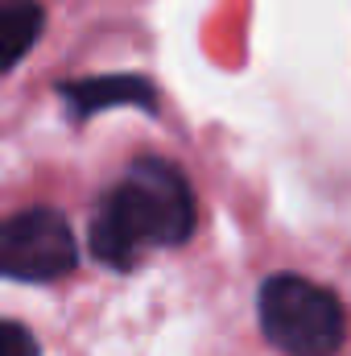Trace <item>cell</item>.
Here are the masks:
<instances>
[{"label": "cell", "mask_w": 351, "mask_h": 356, "mask_svg": "<svg viewBox=\"0 0 351 356\" xmlns=\"http://www.w3.org/2000/svg\"><path fill=\"white\" fill-rule=\"evenodd\" d=\"M79 266V245L62 211L25 207L0 220V273L12 282H58Z\"/></svg>", "instance_id": "cell-3"}, {"label": "cell", "mask_w": 351, "mask_h": 356, "mask_svg": "<svg viewBox=\"0 0 351 356\" xmlns=\"http://www.w3.org/2000/svg\"><path fill=\"white\" fill-rule=\"evenodd\" d=\"M0 356H42V353H37V340L25 323L0 319Z\"/></svg>", "instance_id": "cell-6"}, {"label": "cell", "mask_w": 351, "mask_h": 356, "mask_svg": "<svg viewBox=\"0 0 351 356\" xmlns=\"http://www.w3.org/2000/svg\"><path fill=\"white\" fill-rule=\"evenodd\" d=\"M261 327L285 356H335L348 319L343 302L318 282L273 273L261 286Z\"/></svg>", "instance_id": "cell-2"}, {"label": "cell", "mask_w": 351, "mask_h": 356, "mask_svg": "<svg viewBox=\"0 0 351 356\" xmlns=\"http://www.w3.org/2000/svg\"><path fill=\"white\" fill-rule=\"evenodd\" d=\"M62 104L71 108L75 120H87L95 112L112 108V104H132L153 112L157 108V88L145 75H91V79H71L58 88Z\"/></svg>", "instance_id": "cell-4"}, {"label": "cell", "mask_w": 351, "mask_h": 356, "mask_svg": "<svg viewBox=\"0 0 351 356\" xmlns=\"http://www.w3.org/2000/svg\"><path fill=\"white\" fill-rule=\"evenodd\" d=\"M194 232V191L166 158H137L103 195L91 220V253L112 269H132L145 249H174Z\"/></svg>", "instance_id": "cell-1"}, {"label": "cell", "mask_w": 351, "mask_h": 356, "mask_svg": "<svg viewBox=\"0 0 351 356\" xmlns=\"http://www.w3.org/2000/svg\"><path fill=\"white\" fill-rule=\"evenodd\" d=\"M46 8L37 0H0V75L12 71L42 38Z\"/></svg>", "instance_id": "cell-5"}]
</instances>
